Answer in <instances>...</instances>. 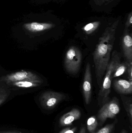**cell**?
Here are the masks:
<instances>
[{
    "label": "cell",
    "mask_w": 132,
    "mask_h": 133,
    "mask_svg": "<svg viewBox=\"0 0 132 133\" xmlns=\"http://www.w3.org/2000/svg\"><path fill=\"white\" fill-rule=\"evenodd\" d=\"M132 24V13L131 12L128 16V20L126 24V28L129 27Z\"/></svg>",
    "instance_id": "7402d4cb"
},
{
    "label": "cell",
    "mask_w": 132,
    "mask_h": 133,
    "mask_svg": "<svg viewBox=\"0 0 132 133\" xmlns=\"http://www.w3.org/2000/svg\"><path fill=\"white\" fill-rule=\"evenodd\" d=\"M114 86L117 92L122 95L129 94L132 92V81L119 79L114 81Z\"/></svg>",
    "instance_id": "8fae6325"
},
{
    "label": "cell",
    "mask_w": 132,
    "mask_h": 133,
    "mask_svg": "<svg viewBox=\"0 0 132 133\" xmlns=\"http://www.w3.org/2000/svg\"><path fill=\"white\" fill-rule=\"evenodd\" d=\"M76 130V127H74L73 128L67 127L64 129L59 133H75Z\"/></svg>",
    "instance_id": "d6986e66"
},
{
    "label": "cell",
    "mask_w": 132,
    "mask_h": 133,
    "mask_svg": "<svg viewBox=\"0 0 132 133\" xmlns=\"http://www.w3.org/2000/svg\"><path fill=\"white\" fill-rule=\"evenodd\" d=\"M121 99L124 104L125 109L126 111L128 116L129 118V122L131 125V130L132 125V102L131 97H127L121 96Z\"/></svg>",
    "instance_id": "4fadbf2b"
},
{
    "label": "cell",
    "mask_w": 132,
    "mask_h": 133,
    "mask_svg": "<svg viewBox=\"0 0 132 133\" xmlns=\"http://www.w3.org/2000/svg\"><path fill=\"white\" fill-rule=\"evenodd\" d=\"M81 51L77 47L72 46L67 51L64 59V66L71 74L77 73L80 69L82 62Z\"/></svg>",
    "instance_id": "3957f363"
},
{
    "label": "cell",
    "mask_w": 132,
    "mask_h": 133,
    "mask_svg": "<svg viewBox=\"0 0 132 133\" xmlns=\"http://www.w3.org/2000/svg\"><path fill=\"white\" fill-rule=\"evenodd\" d=\"M129 63L127 61L122 63L119 62L114 70L112 76V79L120 76L126 72Z\"/></svg>",
    "instance_id": "5bb4252c"
},
{
    "label": "cell",
    "mask_w": 132,
    "mask_h": 133,
    "mask_svg": "<svg viewBox=\"0 0 132 133\" xmlns=\"http://www.w3.org/2000/svg\"><path fill=\"white\" fill-rule=\"evenodd\" d=\"M81 114L80 111L76 108H74L69 112L64 115L59 120L60 125L63 127L72 125V123L75 120L79 119Z\"/></svg>",
    "instance_id": "9c48e42d"
},
{
    "label": "cell",
    "mask_w": 132,
    "mask_h": 133,
    "mask_svg": "<svg viewBox=\"0 0 132 133\" xmlns=\"http://www.w3.org/2000/svg\"><path fill=\"white\" fill-rule=\"evenodd\" d=\"M113 1V0H94L96 4L98 5L106 4L111 2Z\"/></svg>",
    "instance_id": "ffe728a7"
},
{
    "label": "cell",
    "mask_w": 132,
    "mask_h": 133,
    "mask_svg": "<svg viewBox=\"0 0 132 133\" xmlns=\"http://www.w3.org/2000/svg\"><path fill=\"white\" fill-rule=\"evenodd\" d=\"M22 81H30L42 84L43 83V80L40 77L29 71L21 70L0 77V83H5L7 84Z\"/></svg>",
    "instance_id": "277c9868"
},
{
    "label": "cell",
    "mask_w": 132,
    "mask_h": 133,
    "mask_svg": "<svg viewBox=\"0 0 132 133\" xmlns=\"http://www.w3.org/2000/svg\"><path fill=\"white\" fill-rule=\"evenodd\" d=\"M100 22H95L87 24L82 28V30L87 34H90L94 32L99 27Z\"/></svg>",
    "instance_id": "9a60e30c"
},
{
    "label": "cell",
    "mask_w": 132,
    "mask_h": 133,
    "mask_svg": "<svg viewBox=\"0 0 132 133\" xmlns=\"http://www.w3.org/2000/svg\"><path fill=\"white\" fill-rule=\"evenodd\" d=\"M79 133H86V130L85 128L84 127H82Z\"/></svg>",
    "instance_id": "cb8c5ba5"
},
{
    "label": "cell",
    "mask_w": 132,
    "mask_h": 133,
    "mask_svg": "<svg viewBox=\"0 0 132 133\" xmlns=\"http://www.w3.org/2000/svg\"><path fill=\"white\" fill-rule=\"evenodd\" d=\"M127 71L129 80L130 81H132V63H129Z\"/></svg>",
    "instance_id": "44dd1931"
},
{
    "label": "cell",
    "mask_w": 132,
    "mask_h": 133,
    "mask_svg": "<svg viewBox=\"0 0 132 133\" xmlns=\"http://www.w3.org/2000/svg\"><path fill=\"white\" fill-rule=\"evenodd\" d=\"M55 26L54 24L46 23H29L24 24L23 27L26 30L32 32H39L52 29Z\"/></svg>",
    "instance_id": "30bf717a"
},
{
    "label": "cell",
    "mask_w": 132,
    "mask_h": 133,
    "mask_svg": "<svg viewBox=\"0 0 132 133\" xmlns=\"http://www.w3.org/2000/svg\"><path fill=\"white\" fill-rule=\"evenodd\" d=\"M119 21L105 29L99 38L94 54V61L98 84L102 85L106 68L110 61L111 52L115 41V34Z\"/></svg>",
    "instance_id": "6da1fadb"
},
{
    "label": "cell",
    "mask_w": 132,
    "mask_h": 133,
    "mask_svg": "<svg viewBox=\"0 0 132 133\" xmlns=\"http://www.w3.org/2000/svg\"><path fill=\"white\" fill-rule=\"evenodd\" d=\"M122 50L125 58L129 63H132V38L131 35L126 32L122 40Z\"/></svg>",
    "instance_id": "ba28073f"
},
{
    "label": "cell",
    "mask_w": 132,
    "mask_h": 133,
    "mask_svg": "<svg viewBox=\"0 0 132 133\" xmlns=\"http://www.w3.org/2000/svg\"><path fill=\"white\" fill-rule=\"evenodd\" d=\"M115 122L111 124L106 125L104 127L100 129L96 132L93 133H113L114 130Z\"/></svg>",
    "instance_id": "e0dca14e"
},
{
    "label": "cell",
    "mask_w": 132,
    "mask_h": 133,
    "mask_svg": "<svg viewBox=\"0 0 132 133\" xmlns=\"http://www.w3.org/2000/svg\"><path fill=\"white\" fill-rule=\"evenodd\" d=\"M82 88L85 103L88 104L90 102L92 94V79L90 65L89 63L86 65Z\"/></svg>",
    "instance_id": "52a82bcc"
},
{
    "label": "cell",
    "mask_w": 132,
    "mask_h": 133,
    "mask_svg": "<svg viewBox=\"0 0 132 133\" xmlns=\"http://www.w3.org/2000/svg\"><path fill=\"white\" fill-rule=\"evenodd\" d=\"M122 133H126V132H125V131H124V132H122Z\"/></svg>",
    "instance_id": "d4e9b609"
},
{
    "label": "cell",
    "mask_w": 132,
    "mask_h": 133,
    "mask_svg": "<svg viewBox=\"0 0 132 133\" xmlns=\"http://www.w3.org/2000/svg\"><path fill=\"white\" fill-rule=\"evenodd\" d=\"M66 98V95L63 93L49 91L41 94L39 101L41 106L43 108L50 110L55 108Z\"/></svg>",
    "instance_id": "8992f818"
},
{
    "label": "cell",
    "mask_w": 132,
    "mask_h": 133,
    "mask_svg": "<svg viewBox=\"0 0 132 133\" xmlns=\"http://www.w3.org/2000/svg\"><path fill=\"white\" fill-rule=\"evenodd\" d=\"M120 62V56L117 51H114L112 53L110 61L106 68L104 76V77L103 79L100 90L98 94V101L100 104L104 105L109 101L112 80V74L115 68Z\"/></svg>",
    "instance_id": "7a4b0ae2"
},
{
    "label": "cell",
    "mask_w": 132,
    "mask_h": 133,
    "mask_svg": "<svg viewBox=\"0 0 132 133\" xmlns=\"http://www.w3.org/2000/svg\"><path fill=\"white\" fill-rule=\"evenodd\" d=\"M120 110L118 100L116 97L113 98L111 101L104 104L98 114L100 125H102L107 119L114 118Z\"/></svg>",
    "instance_id": "5b68a950"
},
{
    "label": "cell",
    "mask_w": 132,
    "mask_h": 133,
    "mask_svg": "<svg viewBox=\"0 0 132 133\" xmlns=\"http://www.w3.org/2000/svg\"><path fill=\"white\" fill-rule=\"evenodd\" d=\"M9 85L19 88H32L39 87L42 84L30 81H22L8 84Z\"/></svg>",
    "instance_id": "7c38bea8"
},
{
    "label": "cell",
    "mask_w": 132,
    "mask_h": 133,
    "mask_svg": "<svg viewBox=\"0 0 132 133\" xmlns=\"http://www.w3.org/2000/svg\"><path fill=\"white\" fill-rule=\"evenodd\" d=\"M98 125L97 118L95 116L90 117L87 121V129L88 131L90 133L94 132L97 127Z\"/></svg>",
    "instance_id": "2e32d148"
},
{
    "label": "cell",
    "mask_w": 132,
    "mask_h": 133,
    "mask_svg": "<svg viewBox=\"0 0 132 133\" xmlns=\"http://www.w3.org/2000/svg\"><path fill=\"white\" fill-rule=\"evenodd\" d=\"M10 94V91L4 88H0V105L5 102Z\"/></svg>",
    "instance_id": "ac0fdd59"
},
{
    "label": "cell",
    "mask_w": 132,
    "mask_h": 133,
    "mask_svg": "<svg viewBox=\"0 0 132 133\" xmlns=\"http://www.w3.org/2000/svg\"><path fill=\"white\" fill-rule=\"evenodd\" d=\"M0 133H23L19 131H8V132H2Z\"/></svg>",
    "instance_id": "603a6c76"
}]
</instances>
